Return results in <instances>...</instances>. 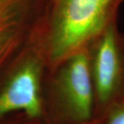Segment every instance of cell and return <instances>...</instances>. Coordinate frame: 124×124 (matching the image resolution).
I'll return each mask as SVG.
<instances>
[{
	"mask_svg": "<svg viewBox=\"0 0 124 124\" xmlns=\"http://www.w3.org/2000/svg\"><path fill=\"white\" fill-rule=\"evenodd\" d=\"M124 0H56L48 36V55L59 64L88 48L110 24L117 22Z\"/></svg>",
	"mask_w": 124,
	"mask_h": 124,
	"instance_id": "6da1fadb",
	"label": "cell"
},
{
	"mask_svg": "<svg viewBox=\"0 0 124 124\" xmlns=\"http://www.w3.org/2000/svg\"><path fill=\"white\" fill-rule=\"evenodd\" d=\"M88 51L95 99L107 106L124 92V36L117 22L94 39Z\"/></svg>",
	"mask_w": 124,
	"mask_h": 124,
	"instance_id": "7a4b0ae2",
	"label": "cell"
},
{
	"mask_svg": "<svg viewBox=\"0 0 124 124\" xmlns=\"http://www.w3.org/2000/svg\"><path fill=\"white\" fill-rule=\"evenodd\" d=\"M57 80L61 101L66 113L78 122L90 120L95 99L88 48L65 59Z\"/></svg>",
	"mask_w": 124,
	"mask_h": 124,
	"instance_id": "3957f363",
	"label": "cell"
},
{
	"mask_svg": "<svg viewBox=\"0 0 124 124\" xmlns=\"http://www.w3.org/2000/svg\"><path fill=\"white\" fill-rule=\"evenodd\" d=\"M14 111H23L31 118L41 114L39 69L36 62L23 67L0 94V116Z\"/></svg>",
	"mask_w": 124,
	"mask_h": 124,
	"instance_id": "277c9868",
	"label": "cell"
},
{
	"mask_svg": "<svg viewBox=\"0 0 124 124\" xmlns=\"http://www.w3.org/2000/svg\"><path fill=\"white\" fill-rule=\"evenodd\" d=\"M32 0H0V61L19 39Z\"/></svg>",
	"mask_w": 124,
	"mask_h": 124,
	"instance_id": "5b68a950",
	"label": "cell"
},
{
	"mask_svg": "<svg viewBox=\"0 0 124 124\" xmlns=\"http://www.w3.org/2000/svg\"><path fill=\"white\" fill-rule=\"evenodd\" d=\"M108 110L100 124H124V102L115 101L106 106Z\"/></svg>",
	"mask_w": 124,
	"mask_h": 124,
	"instance_id": "8992f818",
	"label": "cell"
}]
</instances>
